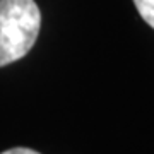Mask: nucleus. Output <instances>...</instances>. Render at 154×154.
<instances>
[{"instance_id": "obj_1", "label": "nucleus", "mask_w": 154, "mask_h": 154, "mask_svg": "<svg viewBox=\"0 0 154 154\" xmlns=\"http://www.w3.org/2000/svg\"><path fill=\"white\" fill-rule=\"evenodd\" d=\"M39 28L41 14L34 0H0V67L28 55Z\"/></svg>"}, {"instance_id": "obj_2", "label": "nucleus", "mask_w": 154, "mask_h": 154, "mask_svg": "<svg viewBox=\"0 0 154 154\" xmlns=\"http://www.w3.org/2000/svg\"><path fill=\"white\" fill-rule=\"evenodd\" d=\"M139 14L151 28H154V0H134Z\"/></svg>"}, {"instance_id": "obj_3", "label": "nucleus", "mask_w": 154, "mask_h": 154, "mask_svg": "<svg viewBox=\"0 0 154 154\" xmlns=\"http://www.w3.org/2000/svg\"><path fill=\"white\" fill-rule=\"evenodd\" d=\"M2 154H39V152L28 147H14V149H9V151H4Z\"/></svg>"}]
</instances>
